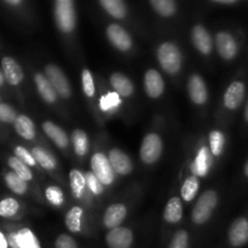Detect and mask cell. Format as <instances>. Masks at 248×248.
<instances>
[{"label": "cell", "mask_w": 248, "mask_h": 248, "mask_svg": "<svg viewBox=\"0 0 248 248\" xmlns=\"http://www.w3.org/2000/svg\"><path fill=\"white\" fill-rule=\"evenodd\" d=\"M157 61L167 74L173 75L181 70L183 56L176 44L166 41L157 48Z\"/></svg>", "instance_id": "obj_1"}, {"label": "cell", "mask_w": 248, "mask_h": 248, "mask_svg": "<svg viewBox=\"0 0 248 248\" xmlns=\"http://www.w3.org/2000/svg\"><path fill=\"white\" fill-rule=\"evenodd\" d=\"M55 21L62 33H72L77 26V12L72 0H57L55 2Z\"/></svg>", "instance_id": "obj_2"}, {"label": "cell", "mask_w": 248, "mask_h": 248, "mask_svg": "<svg viewBox=\"0 0 248 248\" xmlns=\"http://www.w3.org/2000/svg\"><path fill=\"white\" fill-rule=\"evenodd\" d=\"M218 205V195L215 190H206L201 194L191 212V219L195 224H205L212 216V211Z\"/></svg>", "instance_id": "obj_3"}, {"label": "cell", "mask_w": 248, "mask_h": 248, "mask_svg": "<svg viewBox=\"0 0 248 248\" xmlns=\"http://www.w3.org/2000/svg\"><path fill=\"white\" fill-rule=\"evenodd\" d=\"M162 149L164 143L161 137L157 133H148L140 144V160L147 165L155 164L161 157Z\"/></svg>", "instance_id": "obj_4"}, {"label": "cell", "mask_w": 248, "mask_h": 248, "mask_svg": "<svg viewBox=\"0 0 248 248\" xmlns=\"http://www.w3.org/2000/svg\"><path fill=\"white\" fill-rule=\"evenodd\" d=\"M91 172L102 182L103 186H111L115 181V171L109 157L103 153H94L91 157Z\"/></svg>", "instance_id": "obj_5"}, {"label": "cell", "mask_w": 248, "mask_h": 248, "mask_svg": "<svg viewBox=\"0 0 248 248\" xmlns=\"http://www.w3.org/2000/svg\"><path fill=\"white\" fill-rule=\"evenodd\" d=\"M45 77L51 82L52 87L57 94L62 98L67 99L72 96V87H70L69 80L65 77L63 70L56 64H47L45 67Z\"/></svg>", "instance_id": "obj_6"}, {"label": "cell", "mask_w": 248, "mask_h": 248, "mask_svg": "<svg viewBox=\"0 0 248 248\" xmlns=\"http://www.w3.org/2000/svg\"><path fill=\"white\" fill-rule=\"evenodd\" d=\"M216 46L219 56L225 61L235 60L239 55V40L229 31H218L216 35Z\"/></svg>", "instance_id": "obj_7"}, {"label": "cell", "mask_w": 248, "mask_h": 248, "mask_svg": "<svg viewBox=\"0 0 248 248\" xmlns=\"http://www.w3.org/2000/svg\"><path fill=\"white\" fill-rule=\"evenodd\" d=\"M247 93V85L244 80L239 79L232 81L228 86L227 91L224 93L223 103L224 107L230 111L237 110L241 107V104L245 102Z\"/></svg>", "instance_id": "obj_8"}, {"label": "cell", "mask_w": 248, "mask_h": 248, "mask_svg": "<svg viewBox=\"0 0 248 248\" xmlns=\"http://www.w3.org/2000/svg\"><path fill=\"white\" fill-rule=\"evenodd\" d=\"M228 241L234 248H241L248 244V215L236 218L228 232Z\"/></svg>", "instance_id": "obj_9"}, {"label": "cell", "mask_w": 248, "mask_h": 248, "mask_svg": "<svg viewBox=\"0 0 248 248\" xmlns=\"http://www.w3.org/2000/svg\"><path fill=\"white\" fill-rule=\"evenodd\" d=\"M107 38L111 45L119 51H128L132 47V38L124 27L119 24H109L106 29Z\"/></svg>", "instance_id": "obj_10"}, {"label": "cell", "mask_w": 248, "mask_h": 248, "mask_svg": "<svg viewBox=\"0 0 248 248\" xmlns=\"http://www.w3.org/2000/svg\"><path fill=\"white\" fill-rule=\"evenodd\" d=\"M7 239L10 248H41L38 237L28 228H22L18 232H11Z\"/></svg>", "instance_id": "obj_11"}, {"label": "cell", "mask_w": 248, "mask_h": 248, "mask_svg": "<svg viewBox=\"0 0 248 248\" xmlns=\"http://www.w3.org/2000/svg\"><path fill=\"white\" fill-rule=\"evenodd\" d=\"M188 93L191 102L198 106H202L208 99V90L206 82L199 74L190 75L188 80Z\"/></svg>", "instance_id": "obj_12"}, {"label": "cell", "mask_w": 248, "mask_h": 248, "mask_svg": "<svg viewBox=\"0 0 248 248\" xmlns=\"http://www.w3.org/2000/svg\"><path fill=\"white\" fill-rule=\"evenodd\" d=\"M1 70L5 77V81L11 86H17L23 81V70L15 58L5 56L1 58Z\"/></svg>", "instance_id": "obj_13"}, {"label": "cell", "mask_w": 248, "mask_h": 248, "mask_svg": "<svg viewBox=\"0 0 248 248\" xmlns=\"http://www.w3.org/2000/svg\"><path fill=\"white\" fill-rule=\"evenodd\" d=\"M106 242L109 248H131L133 244V232L128 228H115L107 234Z\"/></svg>", "instance_id": "obj_14"}, {"label": "cell", "mask_w": 248, "mask_h": 248, "mask_svg": "<svg viewBox=\"0 0 248 248\" xmlns=\"http://www.w3.org/2000/svg\"><path fill=\"white\" fill-rule=\"evenodd\" d=\"M191 41L196 50L202 55H210L213 48L212 36L207 29L201 24H196L191 29Z\"/></svg>", "instance_id": "obj_15"}, {"label": "cell", "mask_w": 248, "mask_h": 248, "mask_svg": "<svg viewBox=\"0 0 248 248\" xmlns=\"http://www.w3.org/2000/svg\"><path fill=\"white\" fill-rule=\"evenodd\" d=\"M144 91L150 98H159L165 91V81L157 70L149 69L144 75Z\"/></svg>", "instance_id": "obj_16"}, {"label": "cell", "mask_w": 248, "mask_h": 248, "mask_svg": "<svg viewBox=\"0 0 248 248\" xmlns=\"http://www.w3.org/2000/svg\"><path fill=\"white\" fill-rule=\"evenodd\" d=\"M108 157L115 173L120 174V176H127L131 173L133 169L132 160L125 152L118 149V148H114L110 150Z\"/></svg>", "instance_id": "obj_17"}, {"label": "cell", "mask_w": 248, "mask_h": 248, "mask_svg": "<svg viewBox=\"0 0 248 248\" xmlns=\"http://www.w3.org/2000/svg\"><path fill=\"white\" fill-rule=\"evenodd\" d=\"M127 216V208L124 203H114L106 210L103 216V224L108 229L119 228Z\"/></svg>", "instance_id": "obj_18"}, {"label": "cell", "mask_w": 248, "mask_h": 248, "mask_svg": "<svg viewBox=\"0 0 248 248\" xmlns=\"http://www.w3.org/2000/svg\"><path fill=\"white\" fill-rule=\"evenodd\" d=\"M213 164L212 153L210 148L202 147L199 150L193 165H191V172L196 177H205L210 172L211 166Z\"/></svg>", "instance_id": "obj_19"}, {"label": "cell", "mask_w": 248, "mask_h": 248, "mask_svg": "<svg viewBox=\"0 0 248 248\" xmlns=\"http://www.w3.org/2000/svg\"><path fill=\"white\" fill-rule=\"evenodd\" d=\"M34 82H35L36 91L46 103L53 104L57 101V92L55 91V89L52 87L51 82L48 81L47 78L45 77V74L36 73L34 75Z\"/></svg>", "instance_id": "obj_20"}, {"label": "cell", "mask_w": 248, "mask_h": 248, "mask_svg": "<svg viewBox=\"0 0 248 248\" xmlns=\"http://www.w3.org/2000/svg\"><path fill=\"white\" fill-rule=\"evenodd\" d=\"M43 131L57 147L67 148L69 144V138L67 133L52 121H45L43 124Z\"/></svg>", "instance_id": "obj_21"}, {"label": "cell", "mask_w": 248, "mask_h": 248, "mask_svg": "<svg viewBox=\"0 0 248 248\" xmlns=\"http://www.w3.org/2000/svg\"><path fill=\"white\" fill-rule=\"evenodd\" d=\"M110 85L114 91L121 97L132 96L133 91H135L132 81L123 73H113L110 75Z\"/></svg>", "instance_id": "obj_22"}, {"label": "cell", "mask_w": 248, "mask_h": 248, "mask_svg": "<svg viewBox=\"0 0 248 248\" xmlns=\"http://www.w3.org/2000/svg\"><path fill=\"white\" fill-rule=\"evenodd\" d=\"M14 127L17 135L23 138V140H33L35 138V125L31 121V119L29 116L24 115V114L17 116L14 123Z\"/></svg>", "instance_id": "obj_23"}, {"label": "cell", "mask_w": 248, "mask_h": 248, "mask_svg": "<svg viewBox=\"0 0 248 248\" xmlns=\"http://www.w3.org/2000/svg\"><path fill=\"white\" fill-rule=\"evenodd\" d=\"M183 217V203L177 196L170 199L164 211V219L170 224L178 223Z\"/></svg>", "instance_id": "obj_24"}, {"label": "cell", "mask_w": 248, "mask_h": 248, "mask_svg": "<svg viewBox=\"0 0 248 248\" xmlns=\"http://www.w3.org/2000/svg\"><path fill=\"white\" fill-rule=\"evenodd\" d=\"M82 216H84V211L79 206H74L68 211L67 216H65V227L70 232H80L82 227Z\"/></svg>", "instance_id": "obj_25"}, {"label": "cell", "mask_w": 248, "mask_h": 248, "mask_svg": "<svg viewBox=\"0 0 248 248\" xmlns=\"http://www.w3.org/2000/svg\"><path fill=\"white\" fill-rule=\"evenodd\" d=\"M99 5L116 19H123L127 15V6L123 0H101Z\"/></svg>", "instance_id": "obj_26"}, {"label": "cell", "mask_w": 248, "mask_h": 248, "mask_svg": "<svg viewBox=\"0 0 248 248\" xmlns=\"http://www.w3.org/2000/svg\"><path fill=\"white\" fill-rule=\"evenodd\" d=\"M70 189L74 195V198L81 199L85 194L86 189V179H85V173H82L79 170H72L69 173Z\"/></svg>", "instance_id": "obj_27"}, {"label": "cell", "mask_w": 248, "mask_h": 248, "mask_svg": "<svg viewBox=\"0 0 248 248\" xmlns=\"http://www.w3.org/2000/svg\"><path fill=\"white\" fill-rule=\"evenodd\" d=\"M31 154H33L36 164L40 165L43 169L47 170V171H52L57 167V161H56L55 157L44 148L34 147L33 150H31Z\"/></svg>", "instance_id": "obj_28"}, {"label": "cell", "mask_w": 248, "mask_h": 248, "mask_svg": "<svg viewBox=\"0 0 248 248\" xmlns=\"http://www.w3.org/2000/svg\"><path fill=\"white\" fill-rule=\"evenodd\" d=\"M72 142L74 152L78 156L82 157L87 154L90 147L89 136L85 131L82 130H75L72 135Z\"/></svg>", "instance_id": "obj_29"}, {"label": "cell", "mask_w": 248, "mask_h": 248, "mask_svg": "<svg viewBox=\"0 0 248 248\" xmlns=\"http://www.w3.org/2000/svg\"><path fill=\"white\" fill-rule=\"evenodd\" d=\"M5 184H6L7 188L12 191L14 194H17V195H23V194L27 193L28 190V184H27L26 181L21 178V177L17 176L15 172L10 171L5 173Z\"/></svg>", "instance_id": "obj_30"}, {"label": "cell", "mask_w": 248, "mask_h": 248, "mask_svg": "<svg viewBox=\"0 0 248 248\" xmlns=\"http://www.w3.org/2000/svg\"><path fill=\"white\" fill-rule=\"evenodd\" d=\"M149 4L161 17H171L177 11V4L173 0H150Z\"/></svg>", "instance_id": "obj_31"}, {"label": "cell", "mask_w": 248, "mask_h": 248, "mask_svg": "<svg viewBox=\"0 0 248 248\" xmlns=\"http://www.w3.org/2000/svg\"><path fill=\"white\" fill-rule=\"evenodd\" d=\"M199 188H200V182H199V178L194 174L189 176L188 178L184 181L183 186L181 188V194L182 198H183L184 201L189 202V201H193V199L195 198L196 194H198Z\"/></svg>", "instance_id": "obj_32"}, {"label": "cell", "mask_w": 248, "mask_h": 248, "mask_svg": "<svg viewBox=\"0 0 248 248\" xmlns=\"http://www.w3.org/2000/svg\"><path fill=\"white\" fill-rule=\"evenodd\" d=\"M7 164H9L10 169L12 170V172H15L18 177H21L23 181L29 182L33 179V173H31V167L27 166V165L24 164V162H22L19 159H17L15 155L14 156L9 157Z\"/></svg>", "instance_id": "obj_33"}, {"label": "cell", "mask_w": 248, "mask_h": 248, "mask_svg": "<svg viewBox=\"0 0 248 248\" xmlns=\"http://www.w3.org/2000/svg\"><path fill=\"white\" fill-rule=\"evenodd\" d=\"M210 150L215 156H220L224 152L225 135L219 130H215L210 133Z\"/></svg>", "instance_id": "obj_34"}, {"label": "cell", "mask_w": 248, "mask_h": 248, "mask_svg": "<svg viewBox=\"0 0 248 248\" xmlns=\"http://www.w3.org/2000/svg\"><path fill=\"white\" fill-rule=\"evenodd\" d=\"M19 211V202L14 198H5L0 201V217L11 218Z\"/></svg>", "instance_id": "obj_35"}, {"label": "cell", "mask_w": 248, "mask_h": 248, "mask_svg": "<svg viewBox=\"0 0 248 248\" xmlns=\"http://www.w3.org/2000/svg\"><path fill=\"white\" fill-rule=\"evenodd\" d=\"M45 198L53 206H62L64 202V194L57 186H47L45 190Z\"/></svg>", "instance_id": "obj_36"}, {"label": "cell", "mask_w": 248, "mask_h": 248, "mask_svg": "<svg viewBox=\"0 0 248 248\" xmlns=\"http://www.w3.org/2000/svg\"><path fill=\"white\" fill-rule=\"evenodd\" d=\"M101 108L104 111H113L115 110V108H118L119 104H120V97L116 92H109V93L104 94L101 98Z\"/></svg>", "instance_id": "obj_37"}, {"label": "cell", "mask_w": 248, "mask_h": 248, "mask_svg": "<svg viewBox=\"0 0 248 248\" xmlns=\"http://www.w3.org/2000/svg\"><path fill=\"white\" fill-rule=\"evenodd\" d=\"M81 82H82V91L84 93L86 94L87 97L92 98L96 93V87H94V81H93V77H92L91 72L89 69L85 68L82 70L81 74Z\"/></svg>", "instance_id": "obj_38"}, {"label": "cell", "mask_w": 248, "mask_h": 248, "mask_svg": "<svg viewBox=\"0 0 248 248\" xmlns=\"http://www.w3.org/2000/svg\"><path fill=\"white\" fill-rule=\"evenodd\" d=\"M85 179H86L87 188L91 190V193L93 194V195H96V196L102 195V193H103L104 186L102 184V182L99 181V179L97 178V177L94 176L93 173H92L91 171L86 172V173H85Z\"/></svg>", "instance_id": "obj_39"}, {"label": "cell", "mask_w": 248, "mask_h": 248, "mask_svg": "<svg viewBox=\"0 0 248 248\" xmlns=\"http://www.w3.org/2000/svg\"><path fill=\"white\" fill-rule=\"evenodd\" d=\"M14 153H15V156H16L17 159L21 160L22 162H24L27 166L29 167L36 166V161L35 159H34L33 154H31V152H28V149L22 147V145H17V147H15Z\"/></svg>", "instance_id": "obj_40"}, {"label": "cell", "mask_w": 248, "mask_h": 248, "mask_svg": "<svg viewBox=\"0 0 248 248\" xmlns=\"http://www.w3.org/2000/svg\"><path fill=\"white\" fill-rule=\"evenodd\" d=\"M169 248H189V234L186 230H179L171 239Z\"/></svg>", "instance_id": "obj_41"}, {"label": "cell", "mask_w": 248, "mask_h": 248, "mask_svg": "<svg viewBox=\"0 0 248 248\" xmlns=\"http://www.w3.org/2000/svg\"><path fill=\"white\" fill-rule=\"evenodd\" d=\"M17 113L11 106L0 102V121L5 124H14L17 119Z\"/></svg>", "instance_id": "obj_42"}, {"label": "cell", "mask_w": 248, "mask_h": 248, "mask_svg": "<svg viewBox=\"0 0 248 248\" xmlns=\"http://www.w3.org/2000/svg\"><path fill=\"white\" fill-rule=\"evenodd\" d=\"M55 248H78V245L70 235L62 234L56 239Z\"/></svg>", "instance_id": "obj_43"}, {"label": "cell", "mask_w": 248, "mask_h": 248, "mask_svg": "<svg viewBox=\"0 0 248 248\" xmlns=\"http://www.w3.org/2000/svg\"><path fill=\"white\" fill-rule=\"evenodd\" d=\"M215 4L218 5H227V6H232V5H239V0H213Z\"/></svg>", "instance_id": "obj_44"}, {"label": "cell", "mask_w": 248, "mask_h": 248, "mask_svg": "<svg viewBox=\"0 0 248 248\" xmlns=\"http://www.w3.org/2000/svg\"><path fill=\"white\" fill-rule=\"evenodd\" d=\"M0 248H10L9 239L1 230H0Z\"/></svg>", "instance_id": "obj_45"}, {"label": "cell", "mask_w": 248, "mask_h": 248, "mask_svg": "<svg viewBox=\"0 0 248 248\" xmlns=\"http://www.w3.org/2000/svg\"><path fill=\"white\" fill-rule=\"evenodd\" d=\"M5 4L10 5V6H19L22 5V0H5Z\"/></svg>", "instance_id": "obj_46"}, {"label": "cell", "mask_w": 248, "mask_h": 248, "mask_svg": "<svg viewBox=\"0 0 248 248\" xmlns=\"http://www.w3.org/2000/svg\"><path fill=\"white\" fill-rule=\"evenodd\" d=\"M244 120H245V123H246V125H248V98H247V101H246V104H245Z\"/></svg>", "instance_id": "obj_47"}, {"label": "cell", "mask_w": 248, "mask_h": 248, "mask_svg": "<svg viewBox=\"0 0 248 248\" xmlns=\"http://www.w3.org/2000/svg\"><path fill=\"white\" fill-rule=\"evenodd\" d=\"M244 174H245V177H246V179H248V157H247L246 162H245V166H244Z\"/></svg>", "instance_id": "obj_48"}, {"label": "cell", "mask_w": 248, "mask_h": 248, "mask_svg": "<svg viewBox=\"0 0 248 248\" xmlns=\"http://www.w3.org/2000/svg\"><path fill=\"white\" fill-rule=\"evenodd\" d=\"M4 82H5V77H4V74H2V70L0 69V87L4 85Z\"/></svg>", "instance_id": "obj_49"}]
</instances>
